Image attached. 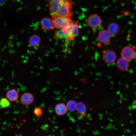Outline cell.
I'll list each match as a JSON object with an SVG mask.
<instances>
[{"label": "cell", "mask_w": 136, "mask_h": 136, "mask_svg": "<svg viewBox=\"0 0 136 136\" xmlns=\"http://www.w3.org/2000/svg\"><path fill=\"white\" fill-rule=\"evenodd\" d=\"M76 110L81 115L84 116L86 113V108L83 103L80 102L77 104Z\"/></svg>", "instance_id": "obj_13"}, {"label": "cell", "mask_w": 136, "mask_h": 136, "mask_svg": "<svg viewBox=\"0 0 136 136\" xmlns=\"http://www.w3.org/2000/svg\"><path fill=\"white\" fill-rule=\"evenodd\" d=\"M93 133H94V134H95H95H96V132H94V131H93Z\"/></svg>", "instance_id": "obj_20"}, {"label": "cell", "mask_w": 136, "mask_h": 136, "mask_svg": "<svg viewBox=\"0 0 136 136\" xmlns=\"http://www.w3.org/2000/svg\"><path fill=\"white\" fill-rule=\"evenodd\" d=\"M117 65L118 68L122 71L126 70L129 66L128 61L122 57L118 60Z\"/></svg>", "instance_id": "obj_9"}, {"label": "cell", "mask_w": 136, "mask_h": 136, "mask_svg": "<svg viewBox=\"0 0 136 136\" xmlns=\"http://www.w3.org/2000/svg\"><path fill=\"white\" fill-rule=\"evenodd\" d=\"M121 55L122 58L130 61L136 58V52L133 48L126 46L122 50Z\"/></svg>", "instance_id": "obj_3"}, {"label": "cell", "mask_w": 136, "mask_h": 136, "mask_svg": "<svg viewBox=\"0 0 136 136\" xmlns=\"http://www.w3.org/2000/svg\"><path fill=\"white\" fill-rule=\"evenodd\" d=\"M52 17L54 27L59 29L70 27L77 22L70 18L54 16H52Z\"/></svg>", "instance_id": "obj_2"}, {"label": "cell", "mask_w": 136, "mask_h": 136, "mask_svg": "<svg viewBox=\"0 0 136 136\" xmlns=\"http://www.w3.org/2000/svg\"><path fill=\"white\" fill-rule=\"evenodd\" d=\"M6 96L9 100L12 101H14L18 99L19 94L16 90L13 89L9 90L7 92Z\"/></svg>", "instance_id": "obj_11"}, {"label": "cell", "mask_w": 136, "mask_h": 136, "mask_svg": "<svg viewBox=\"0 0 136 136\" xmlns=\"http://www.w3.org/2000/svg\"><path fill=\"white\" fill-rule=\"evenodd\" d=\"M48 9L51 16L71 18L74 13L71 0H49Z\"/></svg>", "instance_id": "obj_1"}, {"label": "cell", "mask_w": 136, "mask_h": 136, "mask_svg": "<svg viewBox=\"0 0 136 136\" xmlns=\"http://www.w3.org/2000/svg\"><path fill=\"white\" fill-rule=\"evenodd\" d=\"M10 105L9 101L6 98H3L0 101V106L2 108H5L9 107Z\"/></svg>", "instance_id": "obj_17"}, {"label": "cell", "mask_w": 136, "mask_h": 136, "mask_svg": "<svg viewBox=\"0 0 136 136\" xmlns=\"http://www.w3.org/2000/svg\"><path fill=\"white\" fill-rule=\"evenodd\" d=\"M34 100L33 95L31 93L26 92L23 93L20 100V103L24 105H29L32 104Z\"/></svg>", "instance_id": "obj_7"}, {"label": "cell", "mask_w": 136, "mask_h": 136, "mask_svg": "<svg viewBox=\"0 0 136 136\" xmlns=\"http://www.w3.org/2000/svg\"><path fill=\"white\" fill-rule=\"evenodd\" d=\"M116 58L115 54L112 50H108L103 52V59L107 63H112L114 62Z\"/></svg>", "instance_id": "obj_6"}, {"label": "cell", "mask_w": 136, "mask_h": 136, "mask_svg": "<svg viewBox=\"0 0 136 136\" xmlns=\"http://www.w3.org/2000/svg\"><path fill=\"white\" fill-rule=\"evenodd\" d=\"M101 21V19L97 14H92L88 18L87 24L90 27L94 28L100 25Z\"/></svg>", "instance_id": "obj_4"}, {"label": "cell", "mask_w": 136, "mask_h": 136, "mask_svg": "<svg viewBox=\"0 0 136 136\" xmlns=\"http://www.w3.org/2000/svg\"><path fill=\"white\" fill-rule=\"evenodd\" d=\"M99 132L98 131H96V134H99Z\"/></svg>", "instance_id": "obj_19"}, {"label": "cell", "mask_w": 136, "mask_h": 136, "mask_svg": "<svg viewBox=\"0 0 136 136\" xmlns=\"http://www.w3.org/2000/svg\"><path fill=\"white\" fill-rule=\"evenodd\" d=\"M55 109L56 113L59 116L64 115L67 110L66 106L64 104L61 103L56 105Z\"/></svg>", "instance_id": "obj_10"}, {"label": "cell", "mask_w": 136, "mask_h": 136, "mask_svg": "<svg viewBox=\"0 0 136 136\" xmlns=\"http://www.w3.org/2000/svg\"><path fill=\"white\" fill-rule=\"evenodd\" d=\"M77 103L73 100H70L68 101L66 104L67 110L70 112H73L76 110Z\"/></svg>", "instance_id": "obj_15"}, {"label": "cell", "mask_w": 136, "mask_h": 136, "mask_svg": "<svg viewBox=\"0 0 136 136\" xmlns=\"http://www.w3.org/2000/svg\"><path fill=\"white\" fill-rule=\"evenodd\" d=\"M41 25L42 29L46 30H49L55 27L52 20L47 17L44 18L42 19Z\"/></svg>", "instance_id": "obj_8"}, {"label": "cell", "mask_w": 136, "mask_h": 136, "mask_svg": "<svg viewBox=\"0 0 136 136\" xmlns=\"http://www.w3.org/2000/svg\"><path fill=\"white\" fill-rule=\"evenodd\" d=\"M108 29V31L111 34L115 35L119 32V28L118 25L116 23H112L109 25Z\"/></svg>", "instance_id": "obj_12"}, {"label": "cell", "mask_w": 136, "mask_h": 136, "mask_svg": "<svg viewBox=\"0 0 136 136\" xmlns=\"http://www.w3.org/2000/svg\"><path fill=\"white\" fill-rule=\"evenodd\" d=\"M43 112V110L40 107H37L34 109L33 113L35 116L38 117L41 115Z\"/></svg>", "instance_id": "obj_18"}, {"label": "cell", "mask_w": 136, "mask_h": 136, "mask_svg": "<svg viewBox=\"0 0 136 136\" xmlns=\"http://www.w3.org/2000/svg\"><path fill=\"white\" fill-rule=\"evenodd\" d=\"M55 38L59 39H69L67 35L63 29H59L55 32L54 35Z\"/></svg>", "instance_id": "obj_14"}, {"label": "cell", "mask_w": 136, "mask_h": 136, "mask_svg": "<svg viewBox=\"0 0 136 136\" xmlns=\"http://www.w3.org/2000/svg\"><path fill=\"white\" fill-rule=\"evenodd\" d=\"M83 131L84 132H86L85 131V130H83Z\"/></svg>", "instance_id": "obj_21"}, {"label": "cell", "mask_w": 136, "mask_h": 136, "mask_svg": "<svg viewBox=\"0 0 136 136\" xmlns=\"http://www.w3.org/2000/svg\"><path fill=\"white\" fill-rule=\"evenodd\" d=\"M40 41L39 37L36 35H33L31 37L29 40V43L32 46H35L39 44Z\"/></svg>", "instance_id": "obj_16"}, {"label": "cell", "mask_w": 136, "mask_h": 136, "mask_svg": "<svg viewBox=\"0 0 136 136\" xmlns=\"http://www.w3.org/2000/svg\"><path fill=\"white\" fill-rule=\"evenodd\" d=\"M111 35L106 30H101L99 32L98 39L99 41L106 45L110 44Z\"/></svg>", "instance_id": "obj_5"}]
</instances>
